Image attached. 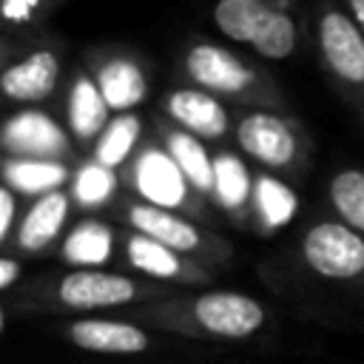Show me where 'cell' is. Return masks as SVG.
<instances>
[{"mask_svg":"<svg viewBox=\"0 0 364 364\" xmlns=\"http://www.w3.org/2000/svg\"><path fill=\"white\" fill-rule=\"evenodd\" d=\"M134 321L202 341H245L267 324L259 299L239 290H182L131 310Z\"/></svg>","mask_w":364,"mask_h":364,"instance_id":"1","label":"cell"},{"mask_svg":"<svg viewBox=\"0 0 364 364\" xmlns=\"http://www.w3.org/2000/svg\"><path fill=\"white\" fill-rule=\"evenodd\" d=\"M182 293L142 276H128L105 267H68L60 276L37 279L26 290V304L34 310L97 313V310H134L139 304Z\"/></svg>","mask_w":364,"mask_h":364,"instance_id":"2","label":"cell"},{"mask_svg":"<svg viewBox=\"0 0 364 364\" xmlns=\"http://www.w3.org/2000/svg\"><path fill=\"white\" fill-rule=\"evenodd\" d=\"M182 74L191 85L219 97L230 100L242 108H276L287 111V102L276 82L250 60L239 57L236 51L219 46V43H191L182 51L179 60Z\"/></svg>","mask_w":364,"mask_h":364,"instance_id":"3","label":"cell"},{"mask_svg":"<svg viewBox=\"0 0 364 364\" xmlns=\"http://www.w3.org/2000/svg\"><path fill=\"white\" fill-rule=\"evenodd\" d=\"M310 20L324 74L364 122V34L333 0H316Z\"/></svg>","mask_w":364,"mask_h":364,"instance_id":"4","label":"cell"},{"mask_svg":"<svg viewBox=\"0 0 364 364\" xmlns=\"http://www.w3.org/2000/svg\"><path fill=\"white\" fill-rule=\"evenodd\" d=\"M236 145L245 156L270 173H301L310 156L307 136L287 111L242 108L233 125Z\"/></svg>","mask_w":364,"mask_h":364,"instance_id":"5","label":"cell"},{"mask_svg":"<svg viewBox=\"0 0 364 364\" xmlns=\"http://www.w3.org/2000/svg\"><path fill=\"white\" fill-rule=\"evenodd\" d=\"M122 219L131 230L151 236V239L173 247L176 253L188 256V259H193L210 270L228 264V259L233 253L228 239H222L216 230L199 225L188 213H176V210L145 205L139 199H128L122 208Z\"/></svg>","mask_w":364,"mask_h":364,"instance_id":"6","label":"cell"},{"mask_svg":"<svg viewBox=\"0 0 364 364\" xmlns=\"http://www.w3.org/2000/svg\"><path fill=\"white\" fill-rule=\"evenodd\" d=\"M301 264L336 284H364V236L338 219H316L299 236Z\"/></svg>","mask_w":364,"mask_h":364,"instance_id":"7","label":"cell"},{"mask_svg":"<svg viewBox=\"0 0 364 364\" xmlns=\"http://www.w3.org/2000/svg\"><path fill=\"white\" fill-rule=\"evenodd\" d=\"M122 173H125V185L134 193V199H139L145 205L176 210V213H188V210L199 213L202 210V205L196 202L199 196L193 193L182 168L173 162V156L165 151L162 142L142 145L134 154V159L125 165Z\"/></svg>","mask_w":364,"mask_h":364,"instance_id":"8","label":"cell"},{"mask_svg":"<svg viewBox=\"0 0 364 364\" xmlns=\"http://www.w3.org/2000/svg\"><path fill=\"white\" fill-rule=\"evenodd\" d=\"M122 256H125V264L148 279V282H159V284H168V287H179V290H193L199 284H208L213 282V270L176 253L173 247L151 239V236H142L136 230H128L122 236Z\"/></svg>","mask_w":364,"mask_h":364,"instance_id":"9","label":"cell"},{"mask_svg":"<svg viewBox=\"0 0 364 364\" xmlns=\"http://www.w3.org/2000/svg\"><path fill=\"white\" fill-rule=\"evenodd\" d=\"M74 136L51 114L28 105L6 117L0 128L3 156H31V159H68L74 154Z\"/></svg>","mask_w":364,"mask_h":364,"instance_id":"10","label":"cell"},{"mask_svg":"<svg viewBox=\"0 0 364 364\" xmlns=\"http://www.w3.org/2000/svg\"><path fill=\"white\" fill-rule=\"evenodd\" d=\"M63 60L51 46L28 48L20 57H6L0 71V94L9 102H20L23 108L43 102L60 85Z\"/></svg>","mask_w":364,"mask_h":364,"instance_id":"11","label":"cell"},{"mask_svg":"<svg viewBox=\"0 0 364 364\" xmlns=\"http://www.w3.org/2000/svg\"><path fill=\"white\" fill-rule=\"evenodd\" d=\"M63 336L77 350L100 353V355H136L154 344L151 327L131 318H105V316L71 318L63 324Z\"/></svg>","mask_w":364,"mask_h":364,"instance_id":"12","label":"cell"},{"mask_svg":"<svg viewBox=\"0 0 364 364\" xmlns=\"http://www.w3.org/2000/svg\"><path fill=\"white\" fill-rule=\"evenodd\" d=\"M162 114L176 128L199 136V139H222L233 131V119L225 108V102L196 85H179L171 88L162 97Z\"/></svg>","mask_w":364,"mask_h":364,"instance_id":"13","label":"cell"},{"mask_svg":"<svg viewBox=\"0 0 364 364\" xmlns=\"http://www.w3.org/2000/svg\"><path fill=\"white\" fill-rule=\"evenodd\" d=\"M88 68H91V77H94L97 88L102 91V97L114 114L136 111V105L145 102L148 74H145L139 57L125 54V51H108V54L91 57Z\"/></svg>","mask_w":364,"mask_h":364,"instance_id":"14","label":"cell"},{"mask_svg":"<svg viewBox=\"0 0 364 364\" xmlns=\"http://www.w3.org/2000/svg\"><path fill=\"white\" fill-rule=\"evenodd\" d=\"M71 210H74V199H71V193L65 188L31 199L28 208L23 210V216H20V225H17V233L11 239V247L20 256L23 253L26 256H37V253L48 250L54 242H63L60 236H63V230L68 225Z\"/></svg>","mask_w":364,"mask_h":364,"instance_id":"15","label":"cell"},{"mask_svg":"<svg viewBox=\"0 0 364 364\" xmlns=\"http://www.w3.org/2000/svg\"><path fill=\"white\" fill-rule=\"evenodd\" d=\"M111 117H114V111L108 108L94 77L77 71L68 85V94H65V125H68V134L74 136V142L94 145L97 136L111 122Z\"/></svg>","mask_w":364,"mask_h":364,"instance_id":"16","label":"cell"},{"mask_svg":"<svg viewBox=\"0 0 364 364\" xmlns=\"http://www.w3.org/2000/svg\"><path fill=\"white\" fill-rule=\"evenodd\" d=\"M3 185L20 199H37L71 185L74 168L65 159H31V156H3Z\"/></svg>","mask_w":364,"mask_h":364,"instance_id":"17","label":"cell"},{"mask_svg":"<svg viewBox=\"0 0 364 364\" xmlns=\"http://www.w3.org/2000/svg\"><path fill=\"white\" fill-rule=\"evenodd\" d=\"M253 179L256 173H250V168L236 151L222 148L213 154V202L233 222H250Z\"/></svg>","mask_w":364,"mask_h":364,"instance_id":"18","label":"cell"},{"mask_svg":"<svg viewBox=\"0 0 364 364\" xmlns=\"http://www.w3.org/2000/svg\"><path fill=\"white\" fill-rule=\"evenodd\" d=\"M156 134H159L165 151L182 168V173L191 182L193 193L199 199H213V154L208 151L205 139L176 128L173 122H162L156 128Z\"/></svg>","mask_w":364,"mask_h":364,"instance_id":"19","label":"cell"},{"mask_svg":"<svg viewBox=\"0 0 364 364\" xmlns=\"http://www.w3.org/2000/svg\"><path fill=\"white\" fill-rule=\"evenodd\" d=\"M299 213V196L296 191L270 171L256 173L253 179V205H250V225H256L262 233H276L287 228Z\"/></svg>","mask_w":364,"mask_h":364,"instance_id":"20","label":"cell"},{"mask_svg":"<svg viewBox=\"0 0 364 364\" xmlns=\"http://www.w3.org/2000/svg\"><path fill=\"white\" fill-rule=\"evenodd\" d=\"M117 247L114 228L102 219H80L60 242V259L68 267H102Z\"/></svg>","mask_w":364,"mask_h":364,"instance_id":"21","label":"cell"},{"mask_svg":"<svg viewBox=\"0 0 364 364\" xmlns=\"http://www.w3.org/2000/svg\"><path fill=\"white\" fill-rule=\"evenodd\" d=\"M142 134V119L136 111H125V114H114L111 122L105 125V131L97 136V142L91 145V159H97L100 165L119 171L125 168L134 154H136V142Z\"/></svg>","mask_w":364,"mask_h":364,"instance_id":"22","label":"cell"},{"mask_svg":"<svg viewBox=\"0 0 364 364\" xmlns=\"http://www.w3.org/2000/svg\"><path fill=\"white\" fill-rule=\"evenodd\" d=\"M273 6L276 3H270V0H216L210 14H213V26L219 28L222 37H228L230 43L250 46Z\"/></svg>","mask_w":364,"mask_h":364,"instance_id":"23","label":"cell"},{"mask_svg":"<svg viewBox=\"0 0 364 364\" xmlns=\"http://www.w3.org/2000/svg\"><path fill=\"white\" fill-rule=\"evenodd\" d=\"M327 202L333 219L364 236V168H338L327 179Z\"/></svg>","mask_w":364,"mask_h":364,"instance_id":"24","label":"cell"},{"mask_svg":"<svg viewBox=\"0 0 364 364\" xmlns=\"http://www.w3.org/2000/svg\"><path fill=\"white\" fill-rule=\"evenodd\" d=\"M117 191H119L117 171L100 165L97 159H85L82 165H77L74 176H71V185H68L74 208H80V210L105 208L117 196Z\"/></svg>","mask_w":364,"mask_h":364,"instance_id":"25","label":"cell"},{"mask_svg":"<svg viewBox=\"0 0 364 364\" xmlns=\"http://www.w3.org/2000/svg\"><path fill=\"white\" fill-rule=\"evenodd\" d=\"M296 40H299L296 20L282 6H273L270 14L264 17V23L259 26L250 48L264 60H287L296 48Z\"/></svg>","mask_w":364,"mask_h":364,"instance_id":"26","label":"cell"},{"mask_svg":"<svg viewBox=\"0 0 364 364\" xmlns=\"http://www.w3.org/2000/svg\"><path fill=\"white\" fill-rule=\"evenodd\" d=\"M20 216H23V199L11 191V188H0V245L9 250L11 247V239L17 233V225H20Z\"/></svg>","mask_w":364,"mask_h":364,"instance_id":"27","label":"cell"},{"mask_svg":"<svg viewBox=\"0 0 364 364\" xmlns=\"http://www.w3.org/2000/svg\"><path fill=\"white\" fill-rule=\"evenodd\" d=\"M20 276H23V264L17 262V256L11 250H3V256H0V290L11 293V287L17 284Z\"/></svg>","mask_w":364,"mask_h":364,"instance_id":"28","label":"cell"},{"mask_svg":"<svg viewBox=\"0 0 364 364\" xmlns=\"http://www.w3.org/2000/svg\"><path fill=\"white\" fill-rule=\"evenodd\" d=\"M344 11L350 14V20L358 26V31L364 34V0H344Z\"/></svg>","mask_w":364,"mask_h":364,"instance_id":"29","label":"cell"}]
</instances>
